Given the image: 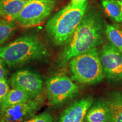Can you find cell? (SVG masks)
<instances>
[{"label":"cell","mask_w":122,"mask_h":122,"mask_svg":"<svg viewBox=\"0 0 122 122\" xmlns=\"http://www.w3.org/2000/svg\"><path fill=\"white\" fill-rule=\"evenodd\" d=\"M56 5L55 0H30L13 21L24 28L37 26L48 17Z\"/></svg>","instance_id":"cell-6"},{"label":"cell","mask_w":122,"mask_h":122,"mask_svg":"<svg viewBox=\"0 0 122 122\" xmlns=\"http://www.w3.org/2000/svg\"><path fill=\"white\" fill-rule=\"evenodd\" d=\"M105 34L110 42L122 53V29L117 24H107Z\"/></svg>","instance_id":"cell-16"},{"label":"cell","mask_w":122,"mask_h":122,"mask_svg":"<svg viewBox=\"0 0 122 122\" xmlns=\"http://www.w3.org/2000/svg\"><path fill=\"white\" fill-rule=\"evenodd\" d=\"M93 102L91 96L76 101L61 114L58 122H82Z\"/></svg>","instance_id":"cell-10"},{"label":"cell","mask_w":122,"mask_h":122,"mask_svg":"<svg viewBox=\"0 0 122 122\" xmlns=\"http://www.w3.org/2000/svg\"><path fill=\"white\" fill-rule=\"evenodd\" d=\"M18 27L15 21L10 20L0 25V46L13 36Z\"/></svg>","instance_id":"cell-17"},{"label":"cell","mask_w":122,"mask_h":122,"mask_svg":"<svg viewBox=\"0 0 122 122\" xmlns=\"http://www.w3.org/2000/svg\"><path fill=\"white\" fill-rule=\"evenodd\" d=\"M46 92L49 104L58 107L74 99L79 92V87L65 75H57L46 81Z\"/></svg>","instance_id":"cell-5"},{"label":"cell","mask_w":122,"mask_h":122,"mask_svg":"<svg viewBox=\"0 0 122 122\" xmlns=\"http://www.w3.org/2000/svg\"><path fill=\"white\" fill-rule=\"evenodd\" d=\"M85 118L88 122H109V110L104 100L93 101Z\"/></svg>","instance_id":"cell-12"},{"label":"cell","mask_w":122,"mask_h":122,"mask_svg":"<svg viewBox=\"0 0 122 122\" xmlns=\"http://www.w3.org/2000/svg\"></svg>","instance_id":"cell-24"},{"label":"cell","mask_w":122,"mask_h":122,"mask_svg":"<svg viewBox=\"0 0 122 122\" xmlns=\"http://www.w3.org/2000/svg\"><path fill=\"white\" fill-rule=\"evenodd\" d=\"M107 24L103 15L96 8L86 10L69 42L61 55L65 63L77 55L102 45L104 42Z\"/></svg>","instance_id":"cell-1"},{"label":"cell","mask_w":122,"mask_h":122,"mask_svg":"<svg viewBox=\"0 0 122 122\" xmlns=\"http://www.w3.org/2000/svg\"><path fill=\"white\" fill-rule=\"evenodd\" d=\"M7 21H8V20H7L6 19H4V18H3L0 16V25H1V24L5 23L7 22Z\"/></svg>","instance_id":"cell-22"},{"label":"cell","mask_w":122,"mask_h":122,"mask_svg":"<svg viewBox=\"0 0 122 122\" xmlns=\"http://www.w3.org/2000/svg\"><path fill=\"white\" fill-rule=\"evenodd\" d=\"M100 57L104 77L112 83H122V53L109 42L102 45Z\"/></svg>","instance_id":"cell-8"},{"label":"cell","mask_w":122,"mask_h":122,"mask_svg":"<svg viewBox=\"0 0 122 122\" xmlns=\"http://www.w3.org/2000/svg\"><path fill=\"white\" fill-rule=\"evenodd\" d=\"M30 97L24 91L13 88L10 90L8 93L0 103V109H5L18 103L26 101L30 99Z\"/></svg>","instance_id":"cell-14"},{"label":"cell","mask_w":122,"mask_h":122,"mask_svg":"<svg viewBox=\"0 0 122 122\" xmlns=\"http://www.w3.org/2000/svg\"><path fill=\"white\" fill-rule=\"evenodd\" d=\"M120 2V6H121V10H122V0H119Z\"/></svg>","instance_id":"cell-23"},{"label":"cell","mask_w":122,"mask_h":122,"mask_svg":"<svg viewBox=\"0 0 122 122\" xmlns=\"http://www.w3.org/2000/svg\"><path fill=\"white\" fill-rule=\"evenodd\" d=\"M100 54L96 47L72 58L69 63L71 79L84 84H96L101 82L104 75Z\"/></svg>","instance_id":"cell-4"},{"label":"cell","mask_w":122,"mask_h":122,"mask_svg":"<svg viewBox=\"0 0 122 122\" xmlns=\"http://www.w3.org/2000/svg\"><path fill=\"white\" fill-rule=\"evenodd\" d=\"M6 73L3 66L1 59L0 58V80L6 79Z\"/></svg>","instance_id":"cell-21"},{"label":"cell","mask_w":122,"mask_h":122,"mask_svg":"<svg viewBox=\"0 0 122 122\" xmlns=\"http://www.w3.org/2000/svg\"><path fill=\"white\" fill-rule=\"evenodd\" d=\"M87 7V2L80 7H73L68 4L48 20L45 30L54 45L61 46L69 42L81 22Z\"/></svg>","instance_id":"cell-3"},{"label":"cell","mask_w":122,"mask_h":122,"mask_svg":"<svg viewBox=\"0 0 122 122\" xmlns=\"http://www.w3.org/2000/svg\"><path fill=\"white\" fill-rule=\"evenodd\" d=\"M24 122H54V119L48 111L35 115Z\"/></svg>","instance_id":"cell-18"},{"label":"cell","mask_w":122,"mask_h":122,"mask_svg":"<svg viewBox=\"0 0 122 122\" xmlns=\"http://www.w3.org/2000/svg\"><path fill=\"white\" fill-rule=\"evenodd\" d=\"M45 97L40 94L35 98L5 109H0V122H24L35 115L43 106Z\"/></svg>","instance_id":"cell-7"},{"label":"cell","mask_w":122,"mask_h":122,"mask_svg":"<svg viewBox=\"0 0 122 122\" xmlns=\"http://www.w3.org/2000/svg\"><path fill=\"white\" fill-rule=\"evenodd\" d=\"M101 2L105 13L112 20L122 22L121 6L119 0H101Z\"/></svg>","instance_id":"cell-15"},{"label":"cell","mask_w":122,"mask_h":122,"mask_svg":"<svg viewBox=\"0 0 122 122\" xmlns=\"http://www.w3.org/2000/svg\"><path fill=\"white\" fill-rule=\"evenodd\" d=\"M86 1L87 0H71L68 5L73 7H80L83 6Z\"/></svg>","instance_id":"cell-20"},{"label":"cell","mask_w":122,"mask_h":122,"mask_svg":"<svg viewBox=\"0 0 122 122\" xmlns=\"http://www.w3.org/2000/svg\"><path fill=\"white\" fill-rule=\"evenodd\" d=\"M49 56L44 42L33 35L20 37L6 45L0 47V58L9 67L45 60Z\"/></svg>","instance_id":"cell-2"},{"label":"cell","mask_w":122,"mask_h":122,"mask_svg":"<svg viewBox=\"0 0 122 122\" xmlns=\"http://www.w3.org/2000/svg\"><path fill=\"white\" fill-rule=\"evenodd\" d=\"M29 1L0 0V16L8 21L13 20Z\"/></svg>","instance_id":"cell-13"},{"label":"cell","mask_w":122,"mask_h":122,"mask_svg":"<svg viewBox=\"0 0 122 122\" xmlns=\"http://www.w3.org/2000/svg\"><path fill=\"white\" fill-rule=\"evenodd\" d=\"M10 91V88L7 83L6 79L0 80V103L2 102L4 99Z\"/></svg>","instance_id":"cell-19"},{"label":"cell","mask_w":122,"mask_h":122,"mask_svg":"<svg viewBox=\"0 0 122 122\" xmlns=\"http://www.w3.org/2000/svg\"><path fill=\"white\" fill-rule=\"evenodd\" d=\"M104 101L109 112V122H122V92L113 91Z\"/></svg>","instance_id":"cell-11"},{"label":"cell","mask_w":122,"mask_h":122,"mask_svg":"<svg viewBox=\"0 0 122 122\" xmlns=\"http://www.w3.org/2000/svg\"><path fill=\"white\" fill-rule=\"evenodd\" d=\"M11 85L13 88L24 91L33 98L41 94L44 87L42 77L30 70H19L11 76Z\"/></svg>","instance_id":"cell-9"}]
</instances>
